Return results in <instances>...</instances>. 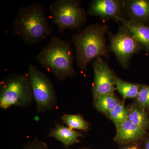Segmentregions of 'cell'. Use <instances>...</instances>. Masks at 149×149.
<instances>
[{"instance_id": "e0dca14e", "label": "cell", "mask_w": 149, "mask_h": 149, "mask_svg": "<svg viewBox=\"0 0 149 149\" xmlns=\"http://www.w3.org/2000/svg\"><path fill=\"white\" fill-rule=\"evenodd\" d=\"M61 119L68 127L73 130L88 131L90 129V123L81 115L64 114Z\"/></svg>"}, {"instance_id": "6da1fadb", "label": "cell", "mask_w": 149, "mask_h": 149, "mask_svg": "<svg viewBox=\"0 0 149 149\" xmlns=\"http://www.w3.org/2000/svg\"><path fill=\"white\" fill-rule=\"evenodd\" d=\"M13 35L19 36L28 45H32L52 35V29L46 16L44 6L33 3L19 9L15 17Z\"/></svg>"}, {"instance_id": "9a60e30c", "label": "cell", "mask_w": 149, "mask_h": 149, "mask_svg": "<svg viewBox=\"0 0 149 149\" xmlns=\"http://www.w3.org/2000/svg\"><path fill=\"white\" fill-rule=\"evenodd\" d=\"M114 82L116 90L124 100L128 99H136L142 85L124 81L115 74Z\"/></svg>"}, {"instance_id": "8fae6325", "label": "cell", "mask_w": 149, "mask_h": 149, "mask_svg": "<svg viewBox=\"0 0 149 149\" xmlns=\"http://www.w3.org/2000/svg\"><path fill=\"white\" fill-rule=\"evenodd\" d=\"M125 18L149 26V0L124 1Z\"/></svg>"}, {"instance_id": "52a82bcc", "label": "cell", "mask_w": 149, "mask_h": 149, "mask_svg": "<svg viewBox=\"0 0 149 149\" xmlns=\"http://www.w3.org/2000/svg\"><path fill=\"white\" fill-rule=\"evenodd\" d=\"M109 50L114 54L119 64L124 68H128L132 56L144 49L123 25H119L118 31L115 34L109 33Z\"/></svg>"}, {"instance_id": "2e32d148", "label": "cell", "mask_w": 149, "mask_h": 149, "mask_svg": "<svg viewBox=\"0 0 149 149\" xmlns=\"http://www.w3.org/2000/svg\"><path fill=\"white\" fill-rule=\"evenodd\" d=\"M120 102L114 94L104 95L94 99V105L98 111L106 114Z\"/></svg>"}, {"instance_id": "7c38bea8", "label": "cell", "mask_w": 149, "mask_h": 149, "mask_svg": "<svg viewBox=\"0 0 149 149\" xmlns=\"http://www.w3.org/2000/svg\"><path fill=\"white\" fill-rule=\"evenodd\" d=\"M82 136V133L58 123H56L49 134L50 137L61 142L65 148L79 143V138Z\"/></svg>"}, {"instance_id": "ba28073f", "label": "cell", "mask_w": 149, "mask_h": 149, "mask_svg": "<svg viewBox=\"0 0 149 149\" xmlns=\"http://www.w3.org/2000/svg\"><path fill=\"white\" fill-rule=\"evenodd\" d=\"M94 81L92 86L93 98L104 95L114 94L116 90L114 82L115 74L107 63L99 57L93 62Z\"/></svg>"}, {"instance_id": "5bb4252c", "label": "cell", "mask_w": 149, "mask_h": 149, "mask_svg": "<svg viewBox=\"0 0 149 149\" xmlns=\"http://www.w3.org/2000/svg\"><path fill=\"white\" fill-rule=\"evenodd\" d=\"M128 119L140 128L147 130L149 126L148 111L133 104L127 108Z\"/></svg>"}, {"instance_id": "3957f363", "label": "cell", "mask_w": 149, "mask_h": 149, "mask_svg": "<svg viewBox=\"0 0 149 149\" xmlns=\"http://www.w3.org/2000/svg\"><path fill=\"white\" fill-rule=\"evenodd\" d=\"M74 58L71 43L55 36L35 57L41 66L60 81L76 74Z\"/></svg>"}, {"instance_id": "d6986e66", "label": "cell", "mask_w": 149, "mask_h": 149, "mask_svg": "<svg viewBox=\"0 0 149 149\" xmlns=\"http://www.w3.org/2000/svg\"><path fill=\"white\" fill-rule=\"evenodd\" d=\"M135 104L149 111V86L142 85Z\"/></svg>"}, {"instance_id": "7a4b0ae2", "label": "cell", "mask_w": 149, "mask_h": 149, "mask_svg": "<svg viewBox=\"0 0 149 149\" xmlns=\"http://www.w3.org/2000/svg\"><path fill=\"white\" fill-rule=\"evenodd\" d=\"M107 29L106 24H91L72 36L76 63L80 69L86 70L93 59L102 57H108V49L105 39Z\"/></svg>"}, {"instance_id": "9c48e42d", "label": "cell", "mask_w": 149, "mask_h": 149, "mask_svg": "<svg viewBox=\"0 0 149 149\" xmlns=\"http://www.w3.org/2000/svg\"><path fill=\"white\" fill-rule=\"evenodd\" d=\"M124 1L119 0H93L89 4L86 14L104 19H114L120 21L124 13Z\"/></svg>"}, {"instance_id": "30bf717a", "label": "cell", "mask_w": 149, "mask_h": 149, "mask_svg": "<svg viewBox=\"0 0 149 149\" xmlns=\"http://www.w3.org/2000/svg\"><path fill=\"white\" fill-rule=\"evenodd\" d=\"M116 128L114 140L121 145L141 142L147 135L146 130L135 125L128 119Z\"/></svg>"}, {"instance_id": "ffe728a7", "label": "cell", "mask_w": 149, "mask_h": 149, "mask_svg": "<svg viewBox=\"0 0 149 149\" xmlns=\"http://www.w3.org/2000/svg\"><path fill=\"white\" fill-rule=\"evenodd\" d=\"M22 149H50L45 142L35 138L29 141Z\"/></svg>"}, {"instance_id": "44dd1931", "label": "cell", "mask_w": 149, "mask_h": 149, "mask_svg": "<svg viewBox=\"0 0 149 149\" xmlns=\"http://www.w3.org/2000/svg\"><path fill=\"white\" fill-rule=\"evenodd\" d=\"M120 149H142L141 142L122 145Z\"/></svg>"}, {"instance_id": "4fadbf2b", "label": "cell", "mask_w": 149, "mask_h": 149, "mask_svg": "<svg viewBox=\"0 0 149 149\" xmlns=\"http://www.w3.org/2000/svg\"><path fill=\"white\" fill-rule=\"evenodd\" d=\"M120 21L149 53V26L129 20L125 17H122Z\"/></svg>"}, {"instance_id": "277c9868", "label": "cell", "mask_w": 149, "mask_h": 149, "mask_svg": "<svg viewBox=\"0 0 149 149\" xmlns=\"http://www.w3.org/2000/svg\"><path fill=\"white\" fill-rule=\"evenodd\" d=\"M33 94L27 73L9 74L0 84V107H26L32 102Z\"/></svg>"}, {"instance_id": "603a6c76", "label": "cell", "mask_w": 149, "mask_h": 149, "mask_svg": "<svg viewBox=\"0 0 149 149\" xmlns=\"http://www.w3.org/2000/svg\"><path fill=\"white\" fill-rule=\"evenodd\" d=\"M148 130L149 131V128H148Z\"/></svg>"}, {"instance_id": "ac0fdd59", "label": "cell", "mask_w": 149, "mask_h": 149, "mask_svg": "<svg viewBox=\"0 0 149 149\" xmlns=\"http://www.w3.org/2000/svg\"><path fill=\"white\" fill-rule=\"evenodd\" d=\"M106 115L113 122L116 127L128 119L127 108L125 107L124 103L121 101Z\"/></svg>"}, {"instance_id": "7402d4cb", "label": "cell", "mask_w": 149, "mask_h": 149, "mask_svg": "<svg viewBox=\"0 0 149 149\" xmlns=\"http://www.w3.org/2000/svg\"><path fill=\"white\" fill-rule=\"evenodd\" d=\"M142 149H149V135L147 134L146 136L141 142Z\"/></svg>"}, {"instance_id": "5b68a950", "label": "cell", "mask_w": 149, "mask_h": 149, "mask_svg": "<svg viewBox=\"0 0 149 149\" xmlns=\"http://www.w3.org/2000/svg\"><path fill=\"white\" fill-rule=\"evenodd\" d=\"M51 19L59 32L65 29H79L86 21V13L77 0H56L50 6Z\"/></svg>"}, {"instance_id": "8992f818", "label": "cell", "mask_w": 149, "mask_h": 149, "mask_svg": "<svg viewBox=\"0 0 149 149\" xmlns=\"http://www.w3.org/2000/svg\"><path fill=\"white\" fill-rule=\"evenodd\" d=\"M27 74L37 112L42 113L53 110L56 105L57 98L53 84L49 77L30 64Z\"/></svg>"}]
</instances>
